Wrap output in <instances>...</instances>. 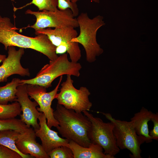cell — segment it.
I'll return each instance as SVG.
<instances>
[{"label": "cell", "mask_w": 158, "mask_h": 158, "mask_svg": "<svg viewBox=\"0 0 158 158\" xmlns=\"http://www.w3.org/2000/svg\"><path fill=\"white\" fill-rule=\"evenodd\" d=\"M100 112L114 124V133L120 150H129L131 158H141L140 146L145 141L137 134L131 121L116 119L110 113Z\"/></svg>", "instance_id": "obj_5"}, {"label": "cell", "mask_w": 158, "mask_h": 158, "mask_svg": "<svg viewBox=\"0 0 158 158\" xmlns=\"http://www.w3.org/2000/svg\"><path fill=\"white\" fill-rule=\"evenodd\" d=\"M80 0H72V1L73 3H76L79 1ZM94 2L97 3H99V0H92Z\"/></svg>", "instance_id": "obj_27"}, {"label": "cell", "mask_w": 158, "mask_h": 158, "mask_svg": "<svg viewBox=\"0 0 158 158\" xmlns=\"http://www.w3.org/2000/svg\"><path fill=\"white\" fill-rule=\"evenodd\" d=\"M36 137L35 130L30 127L20 133L16 141L17 148L22 154L33 158H50L42 145L37 142Z\"/></svg>", "instance_id": "obj_14"}, {"label": "cell", "mask_w": 158, "mask_h": 158, "mask_svg": "<svg viewBox=\"0 0 158 158\" xmlns=\"http://www.w3.org/2000/svg\"><path fill=\"white\" fill-rule=\"evenodd\" d=\"M91 123L89 137L91 143L102 147L104 153L114 156L120 149L118 147L114 134V125L111 122L105 123L100 118L94 116L87 111L83 112Z\"/></svg>", "instance_id": "obj_7"}, {"label": "cell", "mask_w": 158, "mask_h": 158, "mask_svg": "<svg viewBox=\"0 0 158 158\" xmlns=\"http://www.w3.org/2000/svg\"><path fill=\"white\" fill-rule=\"evenodd\" d=\"M0 158H23L16 152L0 144Z\"/></svg>", "instance_id": "obj_24"}, {"label": "cell", "mask_w": 158, "mask_h": 158, "mask_svg": "<svg viewBox=\"0 0 158 158\" xmlns=\"http://www.w3.org/2000/svg\"><path fill=\"white\" fill-rule=\"evenodd\" d=\"M28 128L20 119L15 118L0 119V131L7 130H13L21 133Z\"/></svg>", "instance_id": "obj_19"}, {"label": "cell", "mask_w": 158, "mask_h": 158, "mask_svg": "<svg viewBox=\"0 0 158 158\" xmlns=\"http://www.w3.org/2000/svg\"><path fill=\"white\" fill-rule=\"evenodd\" d=\"M57 8L63 10L70 9L75 17L78 15L79 10L76 3H73L72 0H57Z\"/></svg>", "instance_id": "obj_23"}, {"label": "cell", "mask_w": 158, "mask_h": 158, "mask_svg": "<svg viewBox=\"0 0 158 158\" xmlns=\"http://www.w3.org/2000/svg\"><path fill=\"white\" fill-rule=\"evenodd\" d=\"M20 79L15 78L3 86H0V104L6 105L15 101L18 86L21 83Z\"/></svg>", "instance_id": "obj_17"}, {"label": "cell", "mask_w": 158, "mask_h": 158, "mask_svg": "<svg viewBox=\"0 0 158 158\" xmlns=\"http://www.w3.org/2000/svg\"><path fill=\"white\" fill-rule=\"evenodd\" d=\"M40 127L35 130L36 137L39 138L45 152L48 154L54 149L62 146H68L69 141L61 138L58 133L52 130L48 126L44 114L40 112L38 118Z\"/></svg>", "instance_id": "obj_13"}, {"label": "cell", "mask_w": 158, "mask_h": 158, "mask_svg": "<svg viewBox=\"0 0 158 158\" xmlns=\"http://www.w3.org/2000/svg\"><path fill=\"white\" fill-rule=\"evenodd\" d=\"M82 68L80 63L69 61L67 54L64 53L54 60H50L49 63L44 65L35 77L20 80V83L37 85L47 89L51 86L55 79L61 75H69L79 77Z\"/></svg>", "instance_id": "obj_4"}, {"label": "cell", "mask_w": 158, "mask_h": 158, "mask_svg": "<svg viewBox=\"0 0 158 158\" xmlns=\"http://www.w3.org/2000/svg\"><path fill=\"white\" fill-rule=\"evenodd\" d=\"M21 107L17 101L6 105L0 104V119L16 118L21 114Z\"/></svg>", "instance_id": "obj_20"}, {"label": "cell", "mask_w": 158, "mask_h": 158, "mask_svg": "<svg viewBox=\"0 0 158 158\" xmlns=\"http://www.w3.org/2000/svg\"><path fill=\"white\" fill-rule=\"evenodd\" d=\"M62 79L63 75H61L56 87L49 92H47L46 88L42 86L31 84H27V85L29 96L38 104L39 107H37V110L44 114L47 125L51 129L52 127L57 128L59 126L58 122L54 116V111L51 105L53 100L56 98Z\"/></svg>", "instance_id": "obj_10"}, {"label": "cell", "mask_w": 158, "mask_h": 158, "mask_svg": "<svg viewBox=\"0 0 158 158\" xmlns=\"http://www.w3.org/2000/svg\"><path fill=\"white\" fill-rule=\"evenodd\" d=\"M8 55L0 66V83L6 82L10 76L19 75L22 76H29L30 73L28 68H23L20 60L25 51L24 49L20 48L17 50L15 47H8Z\"/></svg>", "instance_id": "obj_12"}, {"label": "cell", "mask_w": 158, "mask_h": 158, "mask_svg": "<svg viewBox=\"0 0 158 158\" xmlns=\"http://www.w3.org/2000/svg\"><path fill=\"white\" fill-rule=\"evenodd\" d=\"M76 18L80 32L71 41L81 44L85 51L87 61L90 63L93 62L96 57L104 52L96 39L98 30L105 24L103 17L99 15L91 19L87 13H81Z\"/></svg>", "instance_id": "obj_3"}, {"label": "cell", "mask_w": 158, "mask_h": 158, "mask_svg": "<svg viewBox=\"0 0 158 158\" xmlns=\"http://www.w3.org/2000/svg\"><path fill=\"white\" fill-rule=\"evenodd\" d=\"M153 123V129L149 132V135L152 139L158 140V113H153L151 119Z\"/></svg>", "instance_id": "obj_25"}, {"label": "cell", "mask_w": 158, "mask_h": 158, "mask_svg": "<svg viewBox=\"0 0 158 158\" xmlns=\"http://www.w3.org/2000/svg\"><path fill=\"white\" fill-rule=\"evenodd\" d=\"M17 29L8 17L0 15V43L5 50L10 46L33 49L42 53L51 61L58 56L56 53V47L51 43L47 36L39 34L32 37L23 35L16 31Z\"/></svg>", "instance_id": "obj_1"}, {"label": "cell", "mask_w": 158, "mask_h": 158, "mask_svg": "<svg viewBox=\"0 0 158 158\" xmlns=\"http://www.w3.org/2000/svg\"><path fill=\"white\" fill-rule=\"evenodd\" d=\"M10 0L13 1H14V0Z\"/></svg>", "instance_id": "obj_28"}, {"label": "cell", "mask_w": 158, "mask_h": 158, "mask_svg": "<svg viewBox=\"0 0 158 158\" xmlns=\"http://www.w3.org/2000/svg\"><path fill=\"white\" fill-rule=\"evenodd\" d=\"M20 133L19 132L13 130H7L0 131V144L18 152L23 158H33L29 154H22L17 148L16 141Z\"/></svg>", "instance_id": "obj_18"}, {"label": "cell", "mask_w": 158, "mask_h": 158, "mask_svg": "<svg viewBox=\"0 0 158 158\" xmlns=\"http://www.w3.org/2000/svg\"><path fill=\"white\" fill-rule=\"evenodd\" d=\"M32 4L37 7L39 11L46 10L55 11L58 9L57 0H32L29 3L18 9H20Z\"/></svg>", "instance_id": "obj_21"}, {"label": "cell", "mask_w": 158, "mask_h": 158, "mask_svg": "<svg viewBox=\"0 0 158 158\" xmlns=\"http://www.w3.org/2000/svg\"><path fill=\"white\" fill-rule=\"evenodd\" d=\"M66 75V80L61 84L60 91L56 95L57 103L77 113L89 111L92 106L89 99L91 94L89 90L84 86L76 89L73 86L71 75Z\"/></svg>", "instance_id": "obj_6"}, {"label": "cell", "mask_w": 158, "mask_h": 158, "mask_svg": "<svg viewBox=\"0 0 158 158\" xmlns=\"http://www.w3.org/2000/svg\"><path fill=\"white\" fill-rule=\"evenodd\" d=\"M47 154L50 158H74L73 152L69 146H62L55 148Z\"/></svg>", "instance_id": "obj_22"}, {"label": "cell", "mask_w": 158, "mask_h": 158, "mask_svg": "<svg viewBox=\"0 0 158 158\" xmlns=\"http://www.w3.org/2000/svg\"><path fill=\"white\" fill-rule=\"evenodd\" d=\"M27 85L26 84L20 83L18 86L15 101L20 105L22 114L20 115V119L28 127L32 126L35 130L40 127L37 120L40 112L36 108L38 105L37 103L32 101L29 97Z\"/></svg>", "instance_id": "obj_11"}, {"label": "cell", "mask_w": 158, "mask_h": 158, "mask_svg": "<svg viewBox=\"0 0 158 158\" xmlns=\"http://www.w3.org/2000/svg\"><path fill=\"white\" fill-rule=\"evenodd\" d=\"M25 13L33 15L36 17L35 23L29 26L35 30L51 28L72 26L75 28L78 27L77 18L69 8L63 10L58 8L55 11L43 10L38 11L28 9Z\"/></svg>", "instance_id": "obj_8"}, {"label": "cell", "mask_w": 158, "mask_h": 158, "mask_svg": "<svg viewBox=\"0 0 158 158\" xmlns=\"http://www.w3.org/2000/svg\"><path fill=\"white\" fill-rule=\"evenodd\" d=\"M153 114L151 111L143 107L130 119L136 133L142 137L146 143L152 141L149 135L148 123L151 121Z\"/></svg>", "instance_id": "obj_15"}, {"label": "cell", "mask_w": 158, "mask_h": 158, "mask_svg": "<svg viewBox=\"0 0 158 158\" xmlns=\"http://www.w3.org/2000/svg\"><path fill=\"white\" fill-rule=\"evenodd\" d=\"M6 57V55L0 54V63L2 62Z\"/></svg>", "instance_id": "obj_26"}, {"label": "cell", "mask_w": 158, "mask_h": 158, "mask_svg": "<svg viewBox=\"0 0 158 158\" xmlns=\"http://www.w3.org/2000/svg\"><path fill=\"white\" fill-rule=\"evenodd\" d=\"M53 114L59 123L56 128L62 137L85 147L91 144L89 137L91 123L86 116L58 103Z\"/></svg>", "instance_id": "obj_2"}, {"label": "cell", "mask_w": 158, "mask_h": 158, "mask_svg": "<svg viewBox=\"0 0 158 158\" xmlns=\"http://www.w3.org/2000/svg\"><path fill=\"white\" fill-rule=\"evenodd\" d=\"M68 146L73 152L74 158H115L104 153L103 148L98 144L91 143L88 147H85L73 141H69Z\"/></svg>", "instance_id": "obj_16"}, {"label": "cell", "mask_w": 158, "mask_h": 158, "mask_svg": "<svg viewBox=\"0 0 158 158\" xmlns=\"http://www.w3.org/2000/svg\"><path fill=\"white\" fill-rule=\"evenodd\" d=\"M35 34L36 35H46L56 47L59 46L66 47L71 61L77 62L80 59L81 54L79 44L71 41L72 39L78 35L77 31L73 27L68 26L54 29L48 28L35 30Z\"/></svg>", "instance_id": "obj_9"}]
</instances>
